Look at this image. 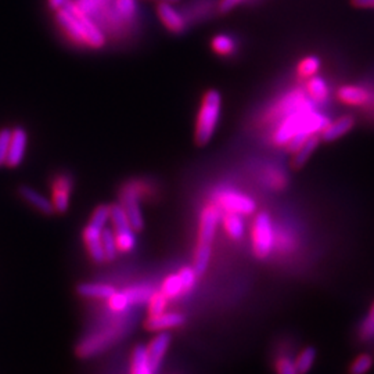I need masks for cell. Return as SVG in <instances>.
<instances>
[{
	"instance_id": "24",
	"label": "cell",
	"mask_w": 374,
	"mask_h": 374,
	"mask_svg": "<svg viewBox=\"0 0 374 374\" xmlns=\"http://www.w3.org/2000/svg\"><path fill=\"white\" fill-rule=\"evenodd\" d=\"M320 68H322L320 58L318 56L309 54V56H305L304 58L299 60V62L296 64V75H298V78L307 81V80L315 77V75H318Z\"/></svg>"
},
{
	"instance_id": "23",
	"label": "cell",
	"mask_w": 374,
	"mask_h": 374,
	"mask_svg": "<svg viewBox=\"0 0 374 374\" xmlns=\"http://www.w3.org/2000/svg\"><path fill=\"white\" fill-rule=\"evenodd\" d=\"M78 294L89 299H108L117 290L110 284L102 283H82L77 288Z\"/></svg>"
},
{
	"instance_id": "1",
	"label": "cell",
	"mask_w": 374,
	"mask_h": 374,
	"mask_svg": "<svg viewBox=\"0 0 374 374\" xmlns=\"http://www.w3.org/2000/svg\"><path fill=\"white\" fill-rule=\"evenodd\" d=\"M327 124L329 118L314 108L295 111L280 119L273 133V143L279 147H287L294 153L309 136L320 135Z\"/></svg>"
},
{
	"instance_id": "4",
	"label": "cell",
	"mask_w": 374,
	"mask_h": 374,
	"mask_svg": "<svg viewBox=\"0 0 374 374\" xmlns=\"http://www.w3.org/2000/svg\"><path fill=\"white\" fill-rule=\"evenodd\" d=\"M110 211H111L110 205H106V204L96 207V209L93 211L91 216L89 223L86 224V228L84 229V233H82L88 254L97 264L106 261V255H104V250L102 244V233L104 228H107V223L110 220Z\"/></svg>"
},
{
	"instance_id": "15",
	"label": "cell",
	"mask_w": 374,
	"mask_h": 374,
	"mask_svg": "<svg viewBox=\"0 0 374 374\" xmlns=\"http://www.w3.org/2000/svg\"><path fill=\"white\" fill-rule=\"evenodd\" d=\"M185 323V316L175 312H164L160 315L148 316L145 320V329L150 331H167L180 327Z\"/></svg>"
},
{
	"instance_id": "40",
	"label": "cell",
	"mask_w": 374,
	"mask_h": 374,
	"mask_svg": "<svg viewBox=\"0 0 374 374\" xmlns=\"http://www.w3.org/2000/svg\"><path fill=\"white\" fill-rule=\"evenodd\" d=\"M244 2L246 0H219L218 8H219V12L224 14V13L232 12L233 9H236L239 5L244 3Z\"/></svg>"
},
{
	"instance_id": "3",
	"label": "cell",
	"mask_w": 374,
	"mask_h": 374,
	"mask_svg": "<svg viewBox=\"0 0 374 374\" xmlns=\"http://www.w3.org/2000/svg\"><path fill=\"white\" fill-rule=\"evenodd\" d=\"M222 115V95L216 89L204 93L196 118L194 140L198 145H205L213 137Z\"/></svg>"
},
{
	"instance_id": "29",
	"label": "cell",
	"mask_w": 374,
	"mask_h": 374,
	"mask_svg": "<svg viewBox=\"0 0 374 374\" xmlns=\"http://www.w3.org/2000/svg\"><path fill=\"white\" fill-rule=\"evenodd\" d=\"M135 232L136 231L132 229V228L125 229V231H119V232H114L118 253L128 254V253H130L135 248V246H136V235H135Z\"/></svg>"
},
{
	"instance_id": "21",
	"label": "cell",
	"mask_w": 374,
	"mask_h": 374,
	"mask_svg": "<svg viewBox=\"0 0 374 374\" xmlns=\"http://www.w3.org/2000/svg\"><path fill=\"white\" fill-rule=\"evenodd\" d=\"M222 223H223L224 232H226V235L232 240H242L243 239L244 232H246V224H244L243 215L233 213V212H223Z\"/></svg>"
},
{
	"instance_id": "30",
	"label": "cell",
	"mask_w": 374,
	"mask_h": 374,
	"mask_svg": "<svg viewBox=\"0 0 374 374\" xmlns=\"http://www.w3.org/2000/svg\"><path fill=\"white\" fill-rule=\"evenodd\" d=\"M161 291L170 298V299H175V298H179L180 295L186 294L185 292V287H183V283L180 280V276L176 273V274H170L163 285H161Z\"/></svg>"
},
{
	"instance_id": "22",
	"label": "cell",
	"mask_w": 374,
	"mask_h": 374,
	"mask_svg": "<svg viewBox=\"0 0 374 374\" xmlns=\"http://www.w3.org/2000/svg\"><path fill=\"white\" fill-rule=\"evenodd\" d=\"M237 40L229 34H218L211 39V49L220 57H231L237 51Z\"/></svg>"
},
{
	"instance_id": "36",
	"label": "cell",
	"mask_w": 374,
	"mask_h": 374,
	"mask_svg": "<svg viewBox=\"0 0 374 374\" xmlns=\"http://www.w3.org/2000/svg\"><path fill=\"white\" fill-rule=\"evenodd\" d=\"M10 140H12V129L9 128L0 129V168L6 167Z\"/></svg>"
},
{
	"instance_id": "11",
	"label": "cell",
	"mask_w": 374,
	"mask_h": 374,
	"mask_svg": "<svg viewBox=\"0 0 374 374\" xmlns=\"http://www.w3.org/2000/svg\"><path fill=\"white\" fill-rule=\"evenodd\" d=\"M157 16L161 24L171 34H183L187 30L186 16L175 6V3L160 2L157 5Z\"/></svg>"
},
{
	"instance_id": "8",
	"label": "cell",
	"mask_w": 374,
	"mask_h": 374,
	"mask_svg": "<svg viewBox=\"0 0 374 374\" xmlns=\"http://www.w3.org/2000/svg\"><path fill=\"white\" fill-rule=\"evenodd\" d=\"M119 204L125 209L132 228L137 232L144 226V219L140 205V190L136 183H128L121 190Z\"/></svg>"
},
{
	"instance_id": "7",
	"label": "cell",
	"mask_w": 374,
	"mask_h": 374,
	"mask_svg": "<svg viewBox=\"0 0 374 374\" xmlns=\"http://www.w3.org/2000/svg\"><path fill=\"white\" fill-rule=\"evenodd\" d=\"M212 202L218 205L222 212H233L243 216L254 215L257 211V204L250 196L232 187L216 190L212 196Z\"/></svg>"
},
{
	"instance_id": "20",
	"label": "cell",
	"mask_w": 374,
	"mask_h": 374,
	"mask_svg": "<svg viewBox=\"0 0 374 374\" xmlns=\"http://www.w3.org/2000/svg\"><path fill=\"white\" fill-rule=\"evenodd\" d=\"M156 369L153 367L147 356L145 347L137 345L135 347L130 356V374H156Z\"/></svg>"
},
{
	"instance_id": "39",
	"label": "cell",
	"mask_w": 374,
	"mask_h": 374,
	"mask_svg": "<svg viewBox=\"0 0 374 374\" xmlns=\"http://www.w3.org/2000/svg\"><path fill=\"white\" fill-rule=\"evenodd\" d=\"M107 2H110V0H75V5H77L88 16H92L99 9L104 8Z\"/></svg>"
},
{
	"instance_id": "34",
	"label": "cell",
	"mask_w": 374,
	"mask_h": 374,
	"mask_svg": "<svg viewBox=\"0 0 374 374\" xmlns=\"http://www.w3.org/2000/svg\"><path fill=\"white\" fill-rule=\"evenodd\" d=\"M102 244H103L106 261L115 259V257L118 254V248H117V242H115V236H114L113 229L104 228V231L102 233Z\"/></svg>"
},
{
	"instance_id": "27",
	"label": "cell",
	"mask_w": 374,
	"mask_h": 374,
	"mask_svg": "<svg viewBox=\"0 0 374 374\" xmlns=\"http://www.w3.org/2000/svg\"><path fill=\"white\" fill-rule=\"evenodd\" d=\"M211 255H212V246L197 244L193 268L196 269L198 276L205 273V270H207V268L209 265V261H211Z\"/></svg>"
},
{
	"instance_id": "33",
	"label": "cell",
	"mask_w": 374,
	"mask_h": 374,
	"mask_svg": "<svg viewBox=\"0 0 374 374\" xmlns=\"http://www.w3.org/2000/svg\"><path fill=\"white\" fill-rule=\"evenodd\" d=\"M114 6L118 19L129 21L137 12V0H115Z\"/></svg>"
},
{
	"instance_id": "13",
	"label": "cell",
	"mask_w": 374,
	"mask_h": 374,
	"mask_svg": "<svg viewBox=\"0 0 374 374\" xmlns=\"http://www.w3.org/2000/svg\"><path fill=\"white\" fill-rule=\"evenodd\" d=\"M336 96L340 103L351 107L366 106L371 99L370 92L366 88L358 85H342L337 89Z\"/></svg>"
},
{
	"instance_id": "16",
	"label": "cell",
	"mask_w": 374,
	"mask_h": 374,
	"mask_svg": "<svg viewBox=\"0 0 374 374\" xmlns=\"http://www.w3.org/2000/svg\"><path fill=\"white\" fill-rule=\"evenodd\" d=\"M19 193H20L21 198L25 202H28L32 208H35L38 212H40L43 215H47V216L56 213V209H54V205H53L51 200L47 198L46 196H43L36 189L30 187V186H21Z\"/></svg>"
},
{
	"instance_id": "31",
	"label": "cell",
	"mask_w": 374,
	"mask_h": 374,
	"mask_svg": "<svg viewBox=\"0 0 374 374\" xmlns=\"http://www.w3.org/2000/svg\"><path fill=\"white\" fill-rule=\"evenodd\" d=\"M374 366V356L370 353L358 355L348 367V374H367Z\"/></svg>"
},
{
	"instance_id": "14",
	"label": "cell",
	"mask_w": 374,
	"mask_h": 374,
	"mask_svg": "<svg viewBox=\"0 0 374 374\" xmlns=\"http://www.w3.org/2000/svg\"><path fill=\"white\" fill-rule=\"evenodd\" d=\"M171 345V336L165 331H161L159 336H156L152 341H150L145 345V351H147V356L152 362L153 367L156 369V371H159L168 349Z\"/></svg>"
},
{
	"instance_id": "43",
	"label": "cell",
	"mask_w": 374,
	"mask_h": 374,
	"mask_svg": "<svg viewBox=\"0 0 374 374\" xmlns=\"http://www.w3.org/2000/svg\"><path fill=\"white\" fill-rule=\"evenodd\" d=\"M156 2H168V3H178L179 2V0H156Z\"/></svg>"
},
{
	"instance_id": "28",
	"label": "cell",
	"mask_w": 374,
	"mask_h": 374,
	"mask_svg": "<svg viewBox=\"0 0 374 374\" xmlns=\"http://www.w3.org/2000/svg\"><path fill=\"white\" fill-rule=\"evenodd\" d=\"M168 303H170V298L161 290L153 292V295L150 296L148 303H147L148 316H154V315H160V314L167 312Z\"/></svg>"
},
{
	"instance_id": "10",
	"label": "cell",
	"mask_w": 374,
	"mask_h": 374,
	"mask_svg": "<svg viewBox=\"0 0 374 374\" xmlns=\"http://www.w3.org/2000/svg\"><path fill=\"white\" fill-rule=\"evenodd\" d=\"M51 202L57 213H64L69 208L71 193L73 190V179L68 174H58L51 182Z\"/></svg>"
},
{
	"instance_id": "38",
	"label": "cell",
	"mask_w": 374,
	"mask_h": 374,
	"mask_svg": "<svg viewBox=\"0 0 374 374\" xmlns=\"http://www.w3.org/2000/svg\"><path fill=\"white\" fill-rule=\"evenodd\" d=\"M276 374H298L294 359H291L288 355L279 356L274 362Z\"/></svg>"
},
{
	"instance_id": "25",
	"label": "cell",
	"mask_w": 374,
	"mask_h": 374,
	"mask_svg": "<svg viewBox=\"0 0 374 374\" xmlns=\"http://www.w3.org/2000/svg\"><path fill=\"white\" fill-rule=\"evenodd\" d=\"M316 358L318 351L315 347H305L304 349H301V352H299L294 359L298 374H308L312 370Z\"/></svg>"
},
{
	"instance_id": "19",
	"label": "cell",
	"mask_w": 374,
	"mask_h": 374,
	"mask_svg": "<svg viewBox=\"0 0 374 374\" xmlns=\"http://www.w3.org/2000/svg\"><path fill=\"white\" fill-rule=\"evenodd\" d=\"M305 93L314 103L318 104H325L330 97L329 85L322 77H319V75H315V77L307 80Z\"/></svg>"
},
{
	"instance_id": "32",
	"label": "cell",
	"mask_w": 374,
	"mask_h": 374,
	"mask_svg": "<svg viewBox=\"0 0 374 374\" xmlns=\"http://www.w3.org/2000/svg\"><path fill=\"white\" fill-rule=\"evenodd\" d=\"M107 301H108V308H110L113 312H115V314L125 312V311L132 305L126 290L115 291V292L107 299Z\"/></svg>"
},
{
	"instance_id": "18",
	"label": "cell",
	"mask_w": 374,
	"mask_h": 374,
	"mask_svg": "<svg viewBox=\"0 0 374 374\" xmlns=\"http://www.w3.org/2000/svg\"><path fill=\"white\" fill-rule=\"evenodd\" d=\"M322 139L320 135H312L309 136L301 145H299L295 152L292 153V160H291V167L294 170H301L312 157L315 153V150L320 144Z\"/></svg>"
},
{
	"instance_id": "12",
	"label": "cell",
	"mask_w": 374,
	"mask_h": 374,
	"mask_svg": "<svg viewBox=\"0 0 374 374\" xmlns=\"http://www.w3.org/2000/svg\"><path fill=\"white\" fill-rule=\"evenodd\" d=\"M28 143H30V136L25 128L16 126L14 129H12V140H10L6 167L17 168L23 164L27 156Z\"/></svg>"
},
{
	"instance_id": "35",
	"label": "cell",
	"mask_w": 374,
	"mask_h": 374,
	"mask_svg": "<svg viewBox=\"0 0 374 374\" xmlns=\"http://www.w3.org/2000/svg\"><path fill=\"white\" fill-rule=\"evenodd\" d=\"M125 290L129 295L132 305H141L144 303H148L150 296L154 292L150 287H129Z\"/></svg>"
},
{
	"instance_id": "5",
	"label": "cell",
	"mask_w": 374,
	"mask_h": 374,
	"mask_svg": "<svg viewBox=\"0 0 374 374\" xmlns=\"http://www.w3.org/2000/svg\"><path fill=\"white\" fill-rule=\"evenodd\" d=\"M251 244L257 258L266 259L272 255L276 246V233L272 218L268 212L255 215L251 226Z\"/></svg>"
},
{
	"instance_id": "6",
	"label": "cell",
	"mask_w": 374,
	"mask_h": 374,
	"mask_svg": "<svg viewBox=\"0 0 374 374\" xmlns=\"http://www.w3.org/2000/svg\"><path fill=\"white\" fill-rule=\"evenodd\" d=\"M125 331L126 327L121 323L95 331L93 334L88 336L84 341L80 342L77 353L81 358H92L114 345L125 334Z\"/></svg>"
},
{
	"instance_id": "2",
	"label": "cell",
	"mask_w": 374,
	"mask_h": 374,
	"mask_svg": "<svg viewBox=\"0 0 374 374\" xmlns=\"http://www.w3.org/2000/svg\"><path fill=\"white\" fill-rule=\"evenodd\" d=\"M56 21L64 34L77 45L99 50L106 46V35L91 16L84 13L73 0L56 12Z\"/></svg>"
},
{
	"instance_id": "26",
	"label": "cell",
	"mask_w": 374,
	"mask_h": 374,
	"mask_svg": "<svg viewBox=\"0 0 374 374\" xmlns=\"http://www.w3.org/2000/svg\"><path fill=\"white\" fill-rule=\"evenodd\" d=\"M358 337L364 344L374 342V303L371 304V307H370L366 318L359 325Z\"/></svg>"
},
{
	"instance_id": "42",
	"label": "cell",
	"mask_w": 374,
	"mask_h": 374,
	"mask_svg": "<svg viewBox=\"0 0 374 374\" xmlns=\"http://www.w3.org/2000/svg\"><path fill=\"white\" fill-rule=\"evenodd\" d=\"M69 2V0H47V3H49V8L53 9L54 12L62 9L67 3Z\"/></svg>"
},
{
	"instance_id": "37",
	"label": "cell",
	"mask_w": 374,
	"mask_h": 374,
	"mask_svg": "<svg viewBox=\"0 0 374 374\" xmlns=\"http://www.w3.org/2000/svg\"><path fill=\"white\" fill-rule=\"evenodd\" d=\"M180 276V280L183 283V287H185V292H190L194 287H196V283H197V279H198V274L196 272V269L193 266H185L179 270L178 273Z\"/></svg>"
},
{
	"instance_id": "41",
	"label": "cell",
	"mask_w": 374,
	"mask_h": 374,
	"mask_svg": "<svg viewBox=\"0 0 374 374\" xmlns=\"http://www.w3.org/2000/svg\"><path fill=\"white\" fill-rule=\"evenodd\" d=\"M358 9H374V0H351Z\"/></svg>"
},
{
	"instance_id": "17",
	"label": "cell",
	"mask_w": 374,
	"mask_h": 374,
	"mask_svg": "<svg viewBox=\"0 0 374 374\" xmlns=\"http://www.w3.org/2000/svg\"><path fill=\"white\" fill-rule=\"evenodd\" d=\"M355 126V118L351 115H344L340 117L334 121H329V124L323 128L320 132V139L323 141H336L340 137L345 136L348 132L352 130Z\"/></svg>"
},
{
	"instance_id": "9",
	"label": "cell",
	"mask_w": 374,
	"mask_h": 374,
	"mask_svg": "<svg viewBox=\"0 0 374 374\" xmlns=\"http://www.w3.org/2000/svg\"><path fill=\"white\" fill-rule=\"evenodd\" d=\"M222 216H223L222 209L213 202L204 207V209L201 211L200 223H198V244L212 246L218 224Z\"/></svg>"
}]
</instances>
